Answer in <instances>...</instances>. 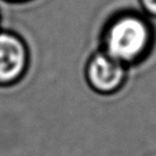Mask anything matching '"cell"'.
Instances as JSON below:
<instances>
[{"label": "cell", "instance_id": "obj_6", "mask_svg": "<svg viewBox=\"0 0 156 156\" xmlns=\"http://www.w3.org/2000/svg\"><path fill=\"white\" fill-rule=\"evenodd\" d=\"M1 20H2V17H1V12H0V29H1Z\"/></svg>", "mask_w": 156, "mask_h": 156}, {"label": "cell", "instance_id": "obj_5", "mask_svg": "<svg viewBox=\"0 0 156 156\" xmlns=\"http://www.w3.org/2000/svg\"><path fill=\"white\" fill-rule=\"evenodd\" d=\"M1 1L10 5H24V4H29L31 1H34V0H1Z\"/></svg>", "mask_w": 156, "mask_h": 156}, {"label": "cell", "instance_id": "obj_2", "mask_svg": "<svg viewBox=\"0 0 156 156\" xmlns=\"http://www.w3.org/2000/svg\"><path fill=\"white\" fill-rule=\"evenodd\" d=\"M31 67V49L25 38L12 29H0V88L17 86Z\"/></svg>", "mask_w": 156, "mask_h": 156}, {"label": "cell", "instance_id": "obj_1", "mask_svg": "<svg viewBox=\"0 0 156 156\" xmlns=\"http://www.w3.org/2000/svg\"><path fill=\"white\" fill-rule=\"evenodd\" d=\"M154 41V27L147 17L134 10H124L113 15L105 24L100 50L129 69L147 58Z\"/></svg>", "mask_w": 156, "mask_h": 156}, {"label": "cell", "instance_id": "obj_3", "mask_svg": "<svg viewBox=\"0 0 156 156\" xmlns=\"http://www.w3.org/2000/svg\"><path fill=\"white\" fill-rule=\"evenodd\" d=\"M84 78L96 94L111 96L119 92L126 84L128 67L99 49L86 63Z\"/></svg>", "mask_w": 156, "mask_h": 156}, {"label": "cell", "instance_id": "obj_4", "mask_svg": "<svg viewBox=\"0 0 156 156\" xmlns=\"http://www.w3.org/2000/svg\"><path fill=\"white\" fill-rule=\"evenodd\" d=\"M139 4L146 15L156 17V0H139Z\"/></svg>", "mask_w": 156, "mask_h": 156}]
</instances>
